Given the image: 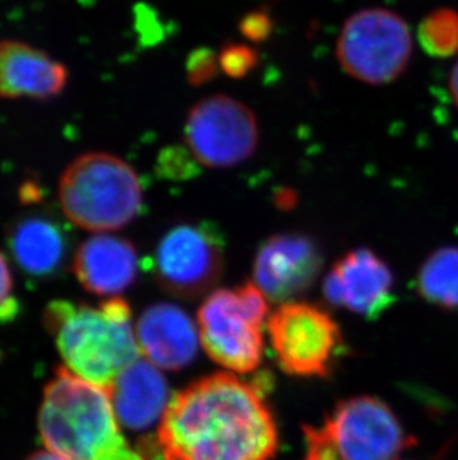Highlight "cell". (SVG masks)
<instances>
[{
    "instance_id": "cell-1",
    "label": "cell",
    "mask_w": 458,
    "mask_h": 460,
    "mask_svg": "<svg viewBox=\"0 0 458 460\" xmlns=\"http://www.w3.org/2000/svg\"><path fill=\"white\" fill-rule=\"evenodd\" d=\"M156 437L173 460H269L278 447L276 420L260 389L225 373L176 394Z\"/></svg>"
},
{
    "instance_id": "cell-2",
    "label": "cell",
    "mask_w": 458,
    "mask_h": 460,
    "mask_svg": "<svg viewBox=\"0 0 458 460\" xmlns=\"http://www.w3.org/2000/svg\"><path fill=\"white\" fill-rule=\"evenodd\" d=\"M45 447L69 460H146L121 432L108 389L57 369L40 410Z\"/></svg>"
},
{
    "instance_id": "cell-3",
    "label": "cell",
    "mask_w": 458,
    "mask_h": 460,
    "mask_svg": "<svg viewBox=\"0 0 458 460\" xmlns=\"http://www.w3.org/2000/svg\"><path fill=\"white\" fill-rule=\"evenodd\" d=\"M44 325L66 368L108 391L118 376L138 359L130 305L118 296L99 307L52 301L45 308Z\"/></svg>"
},
{
    "instance_id": "cell-4",
    "label": "cell",
    "mask_w": 458,
    "mask_h": 460,
    "mask_svg": "<svg viewBox=\"0 0 458 460\" xmlns=\"http://www.w3.org/2000/svg\"><path fill=\"white\" fill-rule=\"evenodd\" d=\"M58 200L75 226L104 233L124 228L137 217L142 187L135 170L119 156L84 154L61 176Z\"/></svg>"
},
{
    "instance_id": "cell-5",
    "label": "cell",
    "mask_w": 458,
    "mask_h": 460,
    "mask_svg": "<svg viewBox=\"0 0 458 460\" xmlns=\"http://www.w3.org/2000/svg\"><path fill=\"white\" fill-rule=\"evenodd\" d=\"M304 432L314 460H393L417 443L389 405L366 395L342 401L323 425Z\"/></svg>"
},
{
    "instance_id": "cell-6",
    "label": "cell",
    "mask_w": 458,
    "mask_h": 460,
    "mask_svg": "<svg viewBox=\"0 0 458 460\" xmlns=\"http://www.w3.org/2000/svg\"><path fill=\"white\" fill-rule=\"evenodd\" d=\"M269 314L264 292L255 283L217 289L198 310V335L216 364L251 373L264 357L262 326Z\"/></svg>"
},
{
    "instance_id": "cell-7",
    "label": "cell",
    "mask_w": 458,
    "mask_h": 460,
    "mask_svg": "<svg viewBox=\"0 0 458 460\" xmlns=\"http://www.w3.org/2000/svg\"><path fill=\"white\" fill-rule=\"evenodd\" d=\"M337 56L344 72L360 83H393L405 74L411 61V31L393 11L364 9L344 22Z\"/></svg>"
},
{
    "instance_id": "cell-8",
    "label": "cell",
    "mask_w": 458,
    "mask_h": 460,
    "mask_svg": "<svg viewBox=\"0 0 458 460\" xmlns=\"http://www.w3.org/2000/svg\"><path fill=\"white\" fill-rule=\"evenodd\" d=\"M267 326L277 362L295 377H328L344 346L333 317L308 303L281 305Z\"/></svg>"
},
{
    "instance_id": "cell-9",
    "label": "cell",
    "mask_w": 458,
    "mask_h": 460,
    "mask_svg": "<svg viewBox=\"0 0 458 460\" xmlns=\"http://www.w3.org/2000/svg\"><path fill=\"white\" fill-rule=\"evenodd\" d=\"M225 269L224 240L206 224H179L156 246L152 273L170 296L195 300L212 289Z\"/></svg>"
},
{
    "instance_id": "cell-10",
    "label": "cell",
    "mask_w": 458,
    "mask_h": 460,
    "mask_svg": "<svg viewBox=\"0 0 458 460\" xmlns=\"http://www.w3.org/2000/svg\"><path fill=\"white\" fill-rule=\"evenodd\" d=\"M185 140L199 164L229 169L255 154L260 126L255 113L237 99L216 94L195 103L188 113Z\"/></svg>"
},
{
    "instance_id": "cell-11",
    "label": "cell",
    "mask_w": 458,
    "mask_h": 460,
    "mask_svg": "<svg viewBox=\"0 0 458 460\" xmlns=\"http://www.w3.org/2000/svg\"><path fill=\"white\" fill-rule=\"evenodd\" d=\"M323 261V249L312 235L278 233L265 240L256 253L255 285L274 303H290L314 285Z\"/></svg>"
},
{
    "instance_id": "cell-12",
    "label": "cell",
    "mask_w": 458,
    "mask_h": 460,
    "mask_svg": "<svg viewBox=\"0 0 458 460\" xmlns=\"http://www.w3.org/2000/svg\"><path fill=\"white\" fill-rule=\"evenodd\" d=\"M393 287L387 262L371 249L359 248L347 252L329 270L323 294L330 305L375 321L393 305Z\"/></svg>"
},
{
    "instance_id": "cell-13",
    "label": "cell",
    "mask_w": 458,
    "mask_h": 460,
    "mask_svg": "<svg viewBox=\"0 0 458 460\" xmlns=\"http://www.w3.org/2000/svg\"><path fill=\"white\" fill-rule=\"evenodd\" d=\"M140 352L158 368L182 369L194 360L198 332L194 322L178 305H152L140 314L136 326Z\"/></svg>"
},
{
    "instance_id": "cell-14",
    "label": "cell",
    "mask_w": 458,
    "mask_h": 460,
    "mask_svg": "<svg viewBox=\"0 0 458 460\" xmlns=\"http://www.w3.org/2000/svg\"><path fill=\"white\" fill-rule=\"evenodd\" d=\"M67 81V67L47 52L20 40H0V97L49 101Z\"/></svg>"
},
{
    "instance_id": "cell-15",
    "label": "cell",
    "mask_w": 458,
    "mask_h": 460,
    "mask_svg": "<svg viewBox=\"0 0 458 460\" xmlns=\"http://www.w3.org/2000/svg\"><path fill=\"white\" fill-rule=\"evenodd\" d=\"M137 265L135 244L115 235L97 234L79 246L74 271L92 296H115L135 283Z\"/></svg>"
},
{
    "instance_id": "cell-16",
    "label": "cell",
    "mask_w": 458,
    "mask_h": 460,
    "mask_svg": "<svg viewBox=\"0 0 458 460\" xmlns=\"http://www.w3.org/2000/svg\"><path fill=\"white\" fill-rule=\"evenodd\" d=\"M8 246L24 274L40 280L60 274L69 253L65 228L40 213L18 217L9 226Z\"/></svg>"
},
{
    "instance_id": "cell-17",
    "label": "cell",
    "mask_w": 458,
    "mask_h": 460,
    "mask_svg": "<svg viewBox=\"0 0 458 460\" xmlns=\"http://www.w3.org/2000/svg\"><path fill=\"white\" fill-rule=\"evenodd\" d=\"M118 421L127 429L151 428L164 416L169 387L160 369L149 360H135L109 389Z\"/></svg>"
},
{
    "instance_id": "cell-18",
    "label": "cell",
    "mask_w": 458,
    "mask_h": 460,
    "mask_svg": "<svg viewBox=\"0 0 458 460\" xmlns=\"http://www.w3.org/2000/svg\"><path fill=\"white\" fill-rule=\"evenodd\" d=\"M417 288L424 300L458 310V246L437 249L419 267Z\"/></svg>"
},
{
    "instance_id": "cell-19",
    "label": "cell",
    "mask_w": 458,
    "mask_h": 460,
    "mask_svg": "<svg viewBox=\"0 0 458 460\" xmlns=\"http://www.w3.org/2000/svg\"><path fill=\"white\" fill-rule=\"evenodd\" d=\"M418 40L424 51L435 58L458 54V13L441 8L424 17L418 27Z\"/></svg>"
},
{
    "instance_id": "cell-20",
    "label": "cell",
    "mask_w": 458,
    "mask_h": 460,
    "mask_svg": "<svg viewBox=\"0 0 458 460\" xmlns=\"http://www.w3.org/2000/svg\"><path fill=\"white\" fill-rule=\"evenodd\" d=\"M158 172L167 179L188 181L199 173V163L188 149L169 146L158 156Z\"/></svg>"
},
{
    "instance_id": "cell-21",
    "label": "cell",
    "mask_w": 458,
    "mask_h": 460,
    "mask_svg": "<svg viewBox=\"0 0 458 460\" xmlns=\"http://www.w3.org/2000/svg\"><path fill=\"white\" fill-rule=\"evenodd\" d=\"M219 63H221V69L228 76L242 79L251 74V70H255L260 63V54L249 45L231 42L222 47L219 52Z\"/></svg>"
},
{
    "instance_id": "cell-22",
    "label": "cell",
    "mask_w": 458,
    "mask_h": 460,
    "mask_svg": "<svg viewBox=\"0 0 458 460\" xmlns=\"http://www.w3.org/2000/svg\"><path fill=\"white\" fill-rule=\"evenodd\" d=\"M219 70V56L206 47L194 49L186 60V76L192 87H201L210 83L216 78Z\"/></svg>"
},
{
    "instance_id": "cell-23",
    "label": "cell",
    "mask_w": 458,
    "mask_h": 460,
    "mask_svg": "<svg viewBox=\"0 0 458 460\" xmlns=\"http://www.w3.org/2000/svg\"><path fill=\"white\" fill-rule=\"evenodd\" d=\"M274 22L267 11H251L240 22V31L251 42L260 44L273 33Z\"/></svg>"
},
{
    "instance_id": "cell-24",
    "label": "cell",
    "mask_w": 458,
    "mask_h": 460,
    "mask_svg": "<svg viewBox=\"0 0 458 460\" xmlns=\"http://www.w3.org/2000/svg\"><path fill=\"white\" fill-rule=\"evenodd\" d=\"M13 288V274L4 256L0 253V321H13L17 316L18 303Z\"/></svg>"
},
{
    "instance_id": "cell-25",
    "label": "cell",
    "mask_w": 458,
    "mask_h": 460,
    "mask_svg": "<svg viewBox=\"0 0 458 460\" xmlns=\"http://www.w3.org/2000/svg\"><path fill=\"white\" fill-rule=\"evenodd\" d=\"M298 194L292 188H281L274 196V203L283 212H289L298 206Z\"/></svg>"
},
{
    "instance_id": "cell-26",
    "label": "cell",
    "mask_w": 458,
    "mask_h": 460,
    "mask_svg": "<svg viewBox=\"0 0 458 460\" xmlns=\"http://www.w3.org/2000/svg\"><path fill=\"white\" fill-rule=\"evenodd\" d=\"M448 85H450L451 99H453V102H454L455 106L458 108V61L455 63L453 70H451Z\"/></svg>"
},
{
    "instance_id": "cell-27",
    "label": "cell",
    "mask_w": 458,
    "mask_h": 460,
    "mask_svg": "<svg viewBox=\"0 0 458 460\" xmlns=\"http://www.w3.org/2000/svg\"><path fill=\"white\" fill-rule=\"evenodd\" d=\"M26 460H69L66 459V457L60 456V455H57V453L49 452V450H40V452H35L31 456L27 457Z\"/></svg>"
},
{
    "instance_id": "cell-28",
    "label": "cell",
    "mask_w": 458,
    "mask_h": 460,
    "mask_svg": "<svg viewBox=\"0 0 458 460\" xmlns=\"http://www.w3.org/2000/svg\"><path fill=\"white\" fill-rule=\"evenodd\" d=\"M305 460H314V459H312V457H307V459Z\"/></svg>"
}]
</instances>
